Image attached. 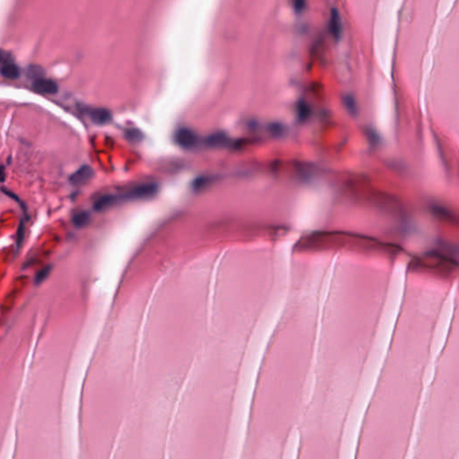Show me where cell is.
Instances as JSON below:
<instances>
[{
    "instance_id": "cell-8",
    "label": "cell",
    "mask_w": 459,
    "mask_h": 459,
    "mask_svg": "<svg viewBox=\"0 0 459 459\" xmlns=\"http://www.w3.org/2000/svg\"><path fill=\"white\" fill-rule=\"evenodd\" d=\"M33 88L37 92L45 95H55L59 91V87L51 79L37 78L33 82Z\"/></svg>"
},
{
    "instance_id": "cell-17",
    "label": "cell",
    "mask_w": 459,
    "mask_h": 459,
    "mask_svg": "<svg viewBox=\"0 0 459 459\" xmlns=\"http://www.w3.org/2000/svg\"><path fill=\"white\" fill-rule=\"evenodd\" d=\"M125 136L129 141L133 142V143H138V142L142 141V139H143V134L141 131H139L137 129L127 130Z\"/></svg>"
},
{
    "instance_id": "cell-2",
    "label": "cell",
    "mask_w": 459,
    "mask_h": 459,
    "mask_svg": "<svg viewBox=\"0 0 459 459\" xmlns=\"http://www.w3.org/2000/svg\"><path fill=\"white\" fill-rule=\"evenodd\" d=\"M409 267L411 270L424 271L445 277L454 274L459 267V263L451 256L432 251L413 258L410 261Z\"/></svg>"
},
{
    "instance_id": "cell-16",
    "label": "cell",
    "mask_w": 459,
    "mask_h": 459,
    "mask_svg": "<svg viewBox=\"0 0 459 459\" xmlns=\"http://www.w3.org/2000/svg\"><path fill=\"white\" fill-rule=\"evenodd\" d=\"M297 113L301 120H305L310 117V108L305 102H300L297 105Z\"/></svg>"
},
{
    "instance_id": "cell-14",
    "label": "cell",
    "mask_w": 459,
    "mask_h": 459,
    "mask_svg": "<svg viewBox=\"0 0 459 459\" xmlns=\"http://www.w3.org/2000/svg\"><path fill=\"white\" fill-rule=\"evenodd\" d=\"M72 221H73V224H74L75 227H86L90 223V213L87 212V211L76 213L75 216H73Z\"/></svg>"
},
{
    "instance_id": "cell-22",
    "label": "cell",
    "mask_w": 459,
    "mask_h": 459,
    "mask_svg": "<svg viewBox=\"0 0 459 459\" xmlns=\"http://www.w3.org/2000/svg\"><path fill=\"white\" fill-rule=\"evenodd\" d=\"M454 249H455V252H456V253H457V254H459V247H455V248H454Z\"/></svg>"
},
{
    "instance_id": "cell-4",
    "label": "cell",
    "mask_w": 459,
    "mask_h": 459,
    "mask_svg": "<svg viewBox=\"0 0 459 459\" xmlns=\"http://www.w3.org/2000/svg\"><path fill=\"white\" fill-rule=\"evenodd\" d=\"M174 141L184 149H193L198 144V137L193 130L181 128L174 134Z\"/></svg>"
},
{
    "instance_id": "cell-15",
    "label": "cell",
    "mask_w": 459,
    "mask_h": 459,
    "mask_svg": "<svg viewBox=\"0 0 459 459\" xmlns=\"http://www.w3.org/2000/svg\"><path fill=\"white\" fill-rule=\"evenodd\" d=\"M343 102H344L345 106H346V109L349 111L350 113L353 114V115H355V114L357 113V102H356V100L353 97V95H346L343 98Z\"/></svg>"
},
{
    "instance_id": "cell-19",
    "label": "cell",
    "mask_w": 459,
    "mask_h": 459,
    "mask_svg": "<svg viewBox=\"0 0 459 459\" xmlns=\"http://www.w3.org/2000/svg\"><path fill=\"white\" fill-rule=\"evenodd\" d=\"M51 272V266H46L44 267V268H41L40 270L37 273V275L35 276V283L36 284H39V283H43L45 279L47 278L50 273Z\"/></svg>"
},
{
    "instance_id": "cell-18",
    "label": "cell",
    "mask_w": 459,
    "mask_h": 459,
    "mask_svg": "<svg viewBox=\"0 0 459 459\" xmlns=\"http://www.w3.org/2000/svg\"><path fill=\"white\" fill-rule=\"evenodd\" d=\"M211 182V179L208 178V177H199L197 178L196 181L193 182V188L195 190H200V189H203L207 187L208 185L210 184Z\"/></svg>"
},
{
    "instance_id": "cell-5",
    "label": "cell",
    "mask_w": 459,
    "mask_h": 459,
    "mask_svg": "<svg viewBox=\"0 0 459 459\" xmlns=\"http://www.w3.org/2000/svg\"><path fill=\"white\" fill-rule=\"evenodd\" d=\"M82 111L87 114L91 120L97 125H105L110 123L112 119V115L110 110L104 108L85 106L82 108Z\"/></svg>"
},
{
    "instance_id": "cell-9",
    "label": "cell",
    "mask_w": 459,
    "mask_h": 459,
    "mask_svg": "<svg viewBox=\"0 0 459 459\" xmlns=\"http://www.w3.org/2000/svg\"><path fill=\"white\" fill-rule=\"evenodd\" d=\"M94 170L88 165H84L70 177V181L75 185L86 184L94 177Z\"/></svg>"
},
{
    "instance_id": "cell-10",
    "label": "cell",
    "mask_w": 459,
    "mask_h": 459,
    "mask_svg": "<svg viewBox=\"0 0 459 459\" xmlns=\"http://www.w3.org/2000/svg\"><path fill=\"white\" fill-rule=\"evenodd\" d=\"M432 211L434 216L446 223L455 224L458 222V218L456 217L455 214L452 212L450 209H448L441 204L432 205Z\"/></svg>"
},
{
    "instance_id": "cell-11",
    "label": "cell",
    "mask_w": 459,
    "mask_h": 459,
    "mask_svg": "<svg viewBox=\"0 0 459 459\" xmlns=\"http://www.w3.org/2000/svg\"><path fill=\"white\" fill-rule=\"evenodd\" d=\"M117 204H118V200H117L116 195L107 194V195L100 196L95 200L94 203V209L97 212H102L104 210L110 209V207H112Z\"/></svg>"
},
{
    "instance_id": "cell-12",
    "label": "cell",
    "mask_w": 459,
    "mask_h": 459,
    "mask_svg": "<svg viewBox=\"0 0 459 459\" xmlns=\"http://www.w3.org/2000/svg\"><path fill=\"white\" fill-rule=\"evenodd\" d=\"M1 75L8 79H16L19 77V67L14 63L12 60L2 58L1 65Z\"/></svg>"
},
{
    "instance_id": "cell-20",
    "label": "cell",
    "mask_w": 459,
    "mask_h": 459,
    "mask_svg": "<svg viewBox=\"0 0 459 459\" xmlns=\"http://www.w3.org/2000/svg\"><path fill=\"white\" fill-rule=\"evenodd\" d=\"M291 7L296 13H302L307 7V0H291Z\"/></svg>"
},
{
    "instance_id": "cell-21",
    "label": "cell",
    "mask_w": 459,
    "mask_h": 459,
    "mask_svg": "<svg viewBox=\"0 0 459 459\" xmlns=\"http://www.w3.org/2000/svg\"><path fill=\"white\" fill-rule=\"evenodd\" d=\"M24 234H25V231H24V224L23 222H21L19 224V227H18V230H17V234H16V245H17V247H19L23 241H24Z\"/></svg>"
},
{
    "instance_id": "cell-6",
    "label": "cell",
    "mask_w": 459,
    "mask_h": 459,
    "mask_svg": "<svg viewBox=\"0 0 459 459\" xmlns=\"http://www.w3.org/2000/svg\"><path fill=\"white\" fill-rule=\"evenodd\" d=\"M26 281L24 279H19L16 281V285L13 287L12 290L6 295L4 301L2 302V316H5L6 313H8L12 310L13 306L16 302V299L19 297L25 286Z\"/></svg>"
},
{
    "instance_id": "cell-7",
    "label": "cell",
    "mask_w": 459,
    "mask_h": 459,
    "mask_svg": "<svg viewBox=\"0 0 459 459\" xmlns=\"http://www.w3.org/2000/svg\"><path fill=\"white\" fill-rule=\"evenodd\" d=\"M328 31L335 40H339L341 39L343 35V22L341 15L338 8H332L330 11Z\"/></svg>"
},
{
    "instance_id": "cell-1",
    "label": "cell",
    "mask_w": 459,
    "mask_h": 459,
    "mask_svg": "<svg viewBox=\"0 0 459 459\" xmlns=\"http://www.w3.org/2000/svg\"><path fill=\"white\" fill-rule=\"evenodd\" d=\"M428 67L436 80H459V0H450L440 18Z\"/></svg>"
},
{
    "instance_id": "cell-3",
    "label": "cell",
    "mask_w": 459,
    "mask_h": 459,
    "mask_svg": "<svg viewBox=\"0 0 459 459\" xmlns=\"http://www.w3.org/2000/svg\"><path fill=\"white\" fill-rule=\"evenodd\" d=\"M158 185L154 183H145V184L137 185L133 188L129 189L123 194L116 195L118 203L126 202V201H138L149 199L153 196H156L158 193Z\"/></svg>"
},
{
    "instance_id": "cell-13",
    "label": "cell",
    "mask_w": 459,
    "mask_h": 459,
    "mask_svg": "<svg viewBox=\"0 0 459 459\" xmlns=\"http://www.w3.org/2000/svg\"><path fill=\"white\" fill-rule=\"evenodd\" d=\"M227 142L228 138L226 134L223 133V132H216V133L208 136L207 138H205L204 143L208 147L218 148V147H222L226 145Z\"/></svg>"
}]
</instances>
